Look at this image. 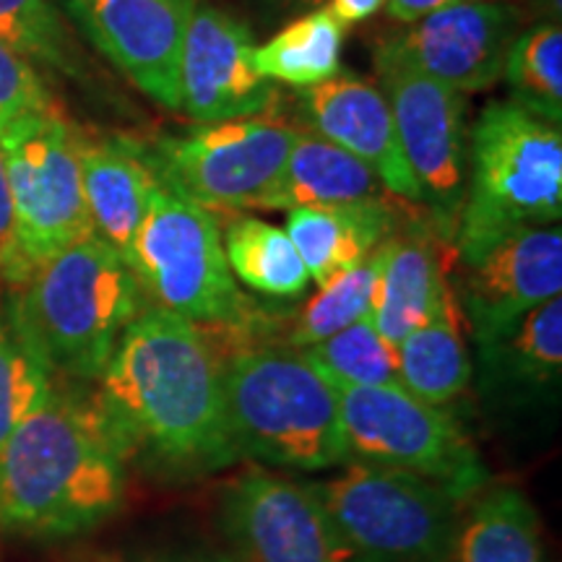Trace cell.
Wrapping results in <instances>:
<instances>
[{
  "instance_id": "1",
  "label": "cell",
  "mask_w": 562,
  "mask_h": 562,
  "mask_svg": "<svg viewBox=\"0 0 562 562\" xmlns=\"http://www.w3.org/2000/svg\"><path fill=\"white\" fill-rule=\"evenodd\" d=\"M94 402L125 459L138 453L172 474L216 472L240 459L224 409L220 344L180 315L140 311Z\"/></svg>"
},
{
  "instance_id": "2",
  "label": "cell",
  "mask_w": 562,
  "mask_h": 562,
  "mask_svg": "<svg viewBox=\"0 0 562 562\" xmlns=\"http://www.w3.org/2000/svg\"><path fill=\"white\" fill-rule=\"evenodd\" d=\"M125 456L94 398L53 391L0 448V529L76 537L121 510Z\"/></svg>"
},
{
  "instance_id": "3",
  "label": "cell",
  "mask_w": 562,
  "mask_h": 562,
  "mask_svg": "<svg viewBox=\"0 0 562 562\" xmlns=\"http://www.w3.org/2000/svg\"><path fill=\"white\" fill-rule=\"evenodd\" d=\"M220 351L237 456L294 472H326L351 459L334 385L300 349L232 344Z\"/></svg>"
},
{
  "instance_id": "4",
  "label": "cell",
  "mask_w": 562,
  "mask_h": 562,
  "mask_svg": "<svg viewBox=\"0 0 562 562\" xmlns=\"http://www.w3.org/2000/svg\"><path fill=\"white\" fill-rule=\"evenodd\" d=\"M140 311L144 290L136 273L121 252L91 235L42 263L5 313L50 372L100 381Z\"/></svg>"
},
{
  "instance_id": "5",
  "label": "cell",
  "mask_w": 562,
  "mask_h": 562,
  "mask_svg": "<svg viewBox=\"0 0 562 562\" xmlns=\"http://www.w3.org/2000/svg\"><path fill=\"white\" fill-rule=\"evenodd\" d=\"M469 188L456 224V256L472 261L513 229L542 227L562 214L560 125L516 102H492L472 128Z\"/></svg>"
},
{
  "instance_id": "6",
  "label": "cell",
  "mask_w": 562,
  "mask_h": 562,
  "mask_svg": "<svg viewBox=\"0 0 562 562\" xmlns=\"http://www.w3.org/2000/svg\"><path fill=\"white\" fill-rule=\"evenodd\" d=\"M313 490L339 533L344 562L456 560L467 495L448 484L357 461Z\"/></svg>"
},
{
  "instance_id": "7",
  "label": "cell",
  "mask_w": 562,
  "mask_h": 562,
  "mask_svg": "<svg viewBox=\"0 0 562 562\" xmlns=\"http://www.w3.org/2000/svg\"><path fill=\"white\" fill-rule=\"evenodd\" d=\"M13 209L11 290L42 263L94 235L81 186V133L50 100L0 133Z\"/></svg>"
},
{
  "instance_id": "8",
  "label": "cell",
  "mask_w": 562,
  "mask_h": 562,
  "mask_svg": "<svg viewBox=\"0 0 562 562\" xmlns=\"http://www.w3.org/2000/svg\"><path fill=\"white\" fill-rule=\"evenodd\" d=\"M300 125L271 110L138 144L159 186L209 211H271Z\"/></svg>"
},
{
  "instance_id": "9",
  "label": "cell",
  "mask_w": 562,
  "mask_h": 562,
  "mask_svg": "<svg viewBox=\"0 0 562 562\" xmlns=\"http://www.w3.org/2000/svg\"><path fill=\"white\" fill-rule=\"evenodd\" d=\"M140 290L167 311L203 328L243 326L248 300L224 258L214 211L167 188L154 193L131 250Z\"/></svg>"
},
{
  "instance_id": "10",
  "label": "cell",
  "mask_w": 562,
  "mask_h": 562,
  "mask_svg": "<svg viewBox=\"0 0 562 562\" xmlns=\"http://www.w3.org/2000/svg\"><path fill=\"white\" fill-rule=\"evenodd\" d=\"M334 391L351 459L419 474L467 497L487 480L472 442L442 406L419 402L398 383Z\"/></svg>"
},
{
  "instance_id": "11",
  "label": "cell",
  "mask_w": 562,
  "mask_h": 562,
  "mask_svg": "<svg viewBox=\"0 0 562 562\" xmlns=\"http://www.w3.org/2000/svg\"><path fill=\"white\" fill-rule=\"evenodd\" d=\"M375 70L404 157L417 178L422 206H432L440 229H456L467 193L463 94L419 70L389 37L375 47Z\"/></svg>"
},
{
  "instance_id": "12",
  "label": "cell",
  "mask_w": 562,
  "mask_h": 562,
  "mask_svg": "<svg viewBox=\"0 0 562 562\" xmlns=\"http://www.w3.org/2000/svg\"><path fill=\"white\" fill-rule=\"evenodd\" d=\"M222 518L243 562H344L339 533L313 484L258 463L224 487Z\"/></svg>"
},
{
  "instance_id": "13",
  "label": "cell",
  "mask_w": 562,
  "mask_h": 562,
  "mask_svg": "<svg viewBox=\"0 0 562 562\" xmlns=\"http://www.w3.org/2000/svg\"><path fill=\"white\" fill-rule=\"evenodd\" d=\"M456 297L482 349H490L542 302L562 292V229L521 227L461 263Z\"/></svg>"
},
{
  "instance_id": "14",
  "label": "cell",
  "mask_w": 562,
  "mask_h": 562,
  "mask_svg": "<svg viewBox=\"0 0 562 562\" xmlns=\"http://www.w3.org/2000/svg\"><path fill=\"white\" fill-rule=\"evenodd\" d=\"M94 45L136 87L180 110V60L199 0H70Z\"/></svg>"
},
{
  "instance_id": "15",
  "label": "cell",
  "mask_w": 562,
  "mask_h": 562,
  "mask_svg": "<svg viewBox=\"0 0 562 562\" xmlns=\"http://www.w3.org/2000/svg\"><path fill=\"white\" fill-rule=\"evenodd\" d=\"M252 34L240 19L199 5L180 60V110L195 123H222L273 108L277 87L252 63Z\"/></svg>"
},
{
  "instance_id": "16",
  "label": "cell",
  "mask_w": 562,
  "mask_h": 562,
  "mask_svg": "<svg viewBox=\"0 0 562 562\" xmlns=\"http://www.w3.org/2000/svg\"><path fill=\"white\" fill-rule=\"evenodd\" d=\"M518 11L503 0H463L414 21L389 42L432 79L461 94L495 87L516 40Z\"/></svg>"
},
{
  "instance_id": "17",
  "label": "cell",
  "mask_w": 562,
  "mask_h": 562,
  "mask_svg": "<svg viewBox=\"0 0 562 562\" xmlns=\"http://www.w3.org/2000/svg\"><path fill=\"white\" fill-rule=\"evenodd\" d=\"M311 131L362 159L385 191L398 201L422 206V191L409 161L404 157L383 89L360 76H334V79L302 91Z\"/></svg>"
},
{
  "instance_id": "18",
  "label": "cell",
  "mask_w": 562,
  "mask_h": 562,
  "mask_svg": "<svg viewBox=\"0 0 562 562\" xmlns=\"http://www.w3.org/2000/svg\"><path fill=\"white\" fill-rule=\"evenodd\" d=\"M446 252V245L427 224L393 229L378 248L381 269L370 323L393 349L438 313L442 294L451 284Z\"/></svg>"
},
{
  "instance_id": "19",
  "label": "cell",
  "mask_w": 562,
  "mask_h": 562,
  "mask_svg": "<svg viewBox=\"0 0 562 562\" xmlns=\"http://www.w3.org/2000/svg\"><path fill=\"white\" fill-rule=\"evenodd\" d=\"M81 186L94 235L131 266L140 222L161 188L144 151L128 140L81 136Z\"/></svg>"
},
{
  "instance_id": "20",
  "label": "cell",
  "mask_w": 562,
  "mask_h": 562,
  "mask_svg": "<svg viewBox=\"0 0 562 562\" xmlns=\"http://www.w3.org/2000/svg\"><path fill=\"white\" fill-rule=\"evenodd\" d=\"M393 199L396 195L385 191L383 180L362 159L311 128H300L271 211L362 206Z\"/></svg>"
},
{
  "instance_id": "21",
  "label": "cell",
  "mask_w": 562,
  "mask_h": 562,
  "mask_svg": "<svg viewBox=\"0 0 562 562\" xmlns=\"http://www.w3.org/2000/svg\"><path fill=\"white\" fill-rule=\"evenodd\" d=\"M286 235L305 263L307 277L323 286L339 273L360 266L396 229L391 201L362 206L294 209Z\"/></svg>"
},
{
  "instance_id": "22",
  "label": "cell",
  "mask_w": 562,
  "mask_h": 562,
  "mask_svg": "<svg viewBox=\"0 0 562 562\" xmlns=\"http://www.w3.org/2000/svg\"><path fill=\"white\" fill-rule=\"evenodd\" d=\"M467 328V315L453 284H448L438 313L396 347L398 385L432 406H446L459 398L472 381Z\"/></svg>"
},
{
  "instance_id": "23",
  "label": "cell",
  "mask_w": 562,
  "mask_h": 562,
  "mask_svg": "<svg viewBox=\"0 0 562 562\" xmlns=\"http://www.w3.org/2000/svg\"><path fill=\"white\" fill-rule=\"evenodd\" d=\"M459 562H542V526L524 492L497 487L463 516Z\"/></svg>"
},
{
  "instance_id": "24",
  "label": "cell",
  "mask_w": 562,
  "mask_h": 562,
  "mask_svg": "<svg viewBox=\"0 0 562 562\" xmlns=\"http://www.w3.org/2000/svg\"><path fill=\"white\" fill-rule=\"evenodd\" d=\"M344 30L328 5L292 21L266 45L252 47L258 74L271 83L311 89L339 76Z\"/></svg>"
},
{
  "instance_id": "25",
  "label": "cell",
  "mask_w": 562,
  "mask_h": 562,
  "mask_svg": "<svg viewBox=\"0 0 562 562\" xmlns=\"http://www.w3.org/2000/svg\"><path fill=\"white\" fill-rule=\"evenodd\" d=\"M224 258L232 277L266 297H300L311 284L286 229L256 216H235L224 229Z\"/></svg>"
},
{
  "instance_id": "26",
  "label": "cell",
  "mask_w": 562,
  "mask_h": 562,
  "mask_svg": "<svg viewBox=\"0 0 562 562\" xmlns=\"http://www.w3.org/2000/svg\"><path fill=\"white\" fill-rule=\"evenodd\" d=\"M378 248L360 266L318 286V292L292 315L290 328L284 334V347L307 349L328 339V336L344 331L351 323L370 318L378 269H381Z\"/></svg>"
},
{
  "instance_id": "27",
  "label": "cell",
  "mask_w": 562,
  "mask_h": 562,
  "mask_svg": "<svg viewBox=\"0 0 562 562\" xmlns=\"http://www.w3.org/2000/svg\"><path fill=\"white\" fill-rule=\"evenodd\" d=\"M503 76L513 102L547 123L562 121V30L560 21L516 34Z\"/></svg>"
},
{
  "instance_id": "28",
  "label": "cell",
  "mask_w": 562,
  "mask_h": 562,
  "mask_svg": "<svg viewBox=\"0 0 562 562\" xmlns=\"http://www.w3.org/2000/svg\"><path fill=\"white\" fill-rule=\"evenodd\" d=\"M510 381L547 385L562 370V297L542 302L524 315L501 341L484 349Z\"/></svg>"
},
{
  "instance_id": "29",
  "label": "cell",
  "mask_w": 562,
  "mask_h": 562,
  "mask_svg": "<svg viewBox=\"0 0 562 562\" xmlns=\"http://www.w3.org/2000/svg\"><path fill=\"white\" fill-rule=\"evenodd\" d=\"M300 351L331 385L364 389L398 383L396 349L375 331L370 318L351 323L344 331Z\"/></svg>"
},
{
  "instance_id": "30",
  "label": "cell",
  "mask_w": 562,
  "mask_h": 562,
  "mask_svg": "<svg viewBox=\"0 0 562 562\" xmlns=\"http://www.w3.org/2000/svg\"><path fill=\"white\" fill-rule=\"evenodd\" d=\"M55 391L53 372L0 311V448Z\"/></svg>"
},
{
  "instance_id": "31",
  "label": "cell",
  "mask_w": 562,
  "mask_h": 562,
  "mask_svg": "<svg viewBox=\"0 0 562 562\" xmlns=\"http://www.w3.org/2000/svg\"><path fill=\"white\" fill-rule=\"evenodd\" d=\"M0 42L24 60L70 76L81 70L74 40L50 0H0Z\"/></svg>"
},
{
  "instance_id": "32",
  "label": "cell",
  "mask_w": 562,
  "mask_h": 562,
  "mask_svg": "<svg viewBox=\"0 0 562 562\" xmlns=\"http://www.w3.org/2000/svg\"><path fill=\"white\" fill-rule=\"evenodd\" d=\"M50 91L30 60L0 42V133L24 115L50 102Z\"/></svg>"
},
{
  "instance_id": "33",
  "label": "cell",
  "mask_w": 562,
  "mask_h": 562,
  "mask_svg": "<svg viewBox=\"0 0 562 562\" xmlns=\"http://www.w3.org/2000/svg\"><path fill=\"white\" fill-rule=\"evenodd\" d=\"M13 273V209L3 159H0V281L11 284Z\"/></svg>"
},
{
  "instance_id": "34",
  "label": "cell",
  "mask_w": 562,
  "mask_h": 562,
  "mask_svg": "<svg viewBox=\"0 0 562 562\" xmlns=\"http://www.w3.org/2000/svg\"><path fill=\"white\" fill-rule=\"evenodd\" d=\"M456 3H463V0H385V9H389V16L398 21V24H414V21Z\"/></svg>"
},
{
  "instance_id": "35",
  "label": "cell",
  "mask_w": 562,
  "mask_h": 562,
  "mask_svg": "<svg viewBox=\"0 0 562 562\" xmlns=\"http://www.w3.org/2000/svg\"><path fill=\"white\" fill-rule=\"evenodd\" d=\"M381 9H385V0H331L328 3V11L339 19L341 26L362 24L364 19H372Z\"/></svg>"
},
{
  "instance_id": "36",
  "label": "cell",
  "mask_w": 562,
  "mask_h": 562,
  "mask_svg": "<svg viewBox=\"0 0 562 562\" xmlns=\"http://www.w3.org/2000/svg\"><path fill=\"white\" fill-rule=\"evenodd\" d=\"M144 562H235L227 558H209V554H195V558H151Z\"/></svg>"
},
{
  "instance_id": "37",
  "label": "cell",
  "mask_w": 562,
  "mask_h": 562,
  "mask_svg": "<svg viewBox=\"0 0 562 562\" xmlns=\"http://www.w3.org/2000/svg\"><path fill=\"white\" fill-rule=\"evenodd\" d=\"M284 3L297 5V9H318V5H323V0H284Z\"/></svg>"
},
{
  "instance_id": "38",
  "label": "cell",
  "mask_w": 562,
  "mask_h": 562,
  "mask_svg": "<svg viewBox=\"0 0 562 562\" xmlns=\"http://www.w3.org/2000/svg\"><path fill=\"white\" fill-rule=\"evenodd\" d=\"M550 3H552V9H554V19H560V3H562V0H550Z\"/></svg>"
}]
</instances>
